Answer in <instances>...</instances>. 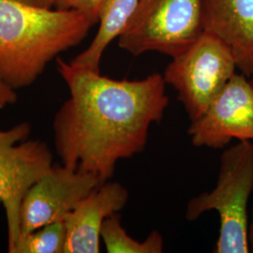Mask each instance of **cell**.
Returning <instances> with one entry per match:
<instances>
[{
	"label": "cell",
	"mask_w": 253,
	"mask_h": 253,
	"mask_svg": "<svg viewBox=\"0 0 253 253\" xmlns=\"http://www.w3.org/2000/svg\"><path fill=\"white\" fill-rule=\"evenodd\" d=\"M203 24L231 49L237 69L253 76V0H203Z\"/></svg>",
	"instance_id": "cell-10"
},
{
	"label": "cell",
	"mask_w": 253,
	"mask_h": 253,
	"mask_svg": "<svg viewBox=\"0 0 253 253\" xmlns=\"http://www.w3.org/2000/svg\"><path fill=\"white\" fill-rule=\"evenodd\" d=\"M100 237L109 253H162L163 235L152 231L144 241H137L126 234L117 214L107 217L101 227Z\"/></svg>",
	"instance_id": "cell-12"
},
{
	"label": "cell",
	"mask_w": 253,
	"mask_h": 253,
	"mask_svg": "<svg viewBox=\"0 0 253 253\" xmlns=\"http://www.w3.org/2000/svg\"><path fill=\"white\" fill-rule=\"evenodd\" d=\"M249 242H250V249L251 252L253 253V219L252 222L249 226Z\"/></svg>",
	"instance_id": "cell-17"
},
{
	"label": "cell",
	"mask_w": 253,
	"mask_h": 253,
	"mask_svg": "<svg viewBox=\"0 0 253 253\" xmlns=\"http://www.w3.org/2000/svg\"></svg>",
	"instance_id": "cell-19"
},
{
	"label": "cell",
	"mask_w": 253,
	"mask_h": 253,
	"mask_svg": "<svg viewBox=\"0 0 253 253\" xmlns=\"http://www.w3.org/2000/svg\"><path fill=\"white\" fill-rule=\"evenodd\" d=\"M100 184L89 172L63 164L53 165L30 187L23 200L20 240L41 227L64 221L77 204Z\"/></svg>",
	"instance_id": "cell-8"
},
{
	"label": "cell",
	"mask_w": 253,
	"mask_h": 253,
	"mask_svg": "<svg viewBox=\"0 0 253 253\" xmlns=\"http://www.w3.org/2000/svg\"><path fill=\"white\" fill-rule=\"evenodd\" d=\"M30 132L27 123L0 130V203L8 225V251L16 253L21 237V208L27 190L53 166L48 146L24 141Z\"/></svg>",
	"instance_id": "cell-6"
},
{
	"label": "cell",
	"mask_w": 253,
	"mask_h": 253,
	"mask_svg": "<svg viewBox=\"0 0 253 253\" xmlns=\"http://www.w3.org/2000/svg\"><path fill=\"white\" fill-rule=\"evenodd\" d=\"M128 191L118 182L106 181L90 191L65 217V253H100V232L107 217L120 212Z\"/></svg>",
	"instance_id": "cell-9"
},
{
	"label": "cell",
	"mask_w": 253,
	"mask_h": 253,
	"mask_svg": "<svg viewBox=\"0 0 253 253\" xmlns=\"http://www.w3.org/2000/svg\"><path fill=\"white\" fill-rule=\"evenodd\" d=\"M140 0H101L99 30L90 45L78 54L71 63L100 72L102 54L109 44L118 39L131 17Z\"/></svg>",
	"instance_id": "cell-11"
},
{
	"label": "cell",
	"mask_w": 253,
	"mask_h": 253,
	"mask_svg": "<svg viewBox=\"0 0 253 253\" xmlns=\"http://www.w3.org/2000/svg\"><path fill=\"white\" fill-rule=\"evenodd\" d=\"M251 82H252V84H253V78H252V81H251Z\"/></svg>",
	"instance_id": "cell-18"
},
{
	"label": "cell",
	"mask_w": 253,
	"mask_h": 253,
	"mask_svg": "<svg viewBox=\"0 0 253 253\" xmlns=\"http://www.w3.org/2000/svg\"><path fill=\"white\" fill-rule=\"evenodd\" d=\"M101 0H56L54 7L60 9H77L85 13L95 25L99 22Z\"/></svg>",
	"instance_id": "cell-14"
},
{
	"label": "cell",
	"mask_w": 253,
	"mask_h": 253,
	"mask_svg": "<svg viewBox=\"0 0 253 253\" xmlns=\"http://www.w3.org/2000/svg\"><path fill=\"white\" fill-rule=\"evenodd\" d=\"M92 26L77 9L0 0V80L12 89L30 85L57 54L79 44Z\"/></svg>",
	"instance_id": "cell-2"
},
{
	"label": "cell",
	"mask_w": 253,
	"mask_h": 253,
	"mask_svg": "<svg viewBox=\"0 0 253 253\" xmlns=\"http://www.w3.org/2000/svg\"><path fill=\"white\" fill-rule=\"evenodd\" d=\"M21 2L27 3L32 6H36L40 8H45V9H51L54 7L56 0H19Z\"/></svg>",
	"instance_id": "cell-16"
},
{
	"label": "cell",
	"mask_w": 253,
	"mask_h": 253,
	"mask_svg": "<svg viewBox=\"0 0 253 253\" xmlns=\"http://www.w3.org/2000/svg\"><path fill=\"white\" fill-rule=\"evenodd\" d=\"M236 69L231 49L204 31L189 49L172 58L163 76L165 84L177 92V99L191 121L206 111Z\"/></svg>",
	"instance_id": "cell-5"
},
{
	"label": "cell",
	"mask_w": 253,
	"mask_h": 253,
	"mask_svg": "<svg viewBox=\"0 0 253 253\" xmlns=\"http://www.w3.org/2000/svg\"><path fill=\"white\" fill-rule=\"evenodd\" d=\"M253 191V143L239 141L220 157L216 187L189 201L186 218L198 219L215 210L219 216V232L215 253H248V203Z\"/></svg>",
	"instance_id": "cell-3"
},
{
	"label": "cell",
	"mask_w": 253,
	"mask_h": 253,
	"mask_svg": "<svg viewBox=\"0 0 253 253\" xmlns=\"http://www.w3.org/2000/svg\"><path fill=\"white\" fill-rule=\"evenodd\" d=\"M67 239L63 220L41 227L23 237L16 253H65Z\"/></svg>",
	"instance_id": "cell-13"
},
{
	"label": "cell",
	"mask_w": 253,
	"mask_h": 253,
	"mask_svg": "<svg viewBox=\"0 0 253 253\" xmlns=\"http://www.w3.org/2000/svg\"><path fill=\"white\" fill-rule=\"evenodd\" d=\"M15 100L16 95L14 93V89L0 80V109L13 103Z\"/></svg>",
	"instance_id": "cell-15"
},
{
	"label": "cell",
	"mask_w": 253,
	"mask_h": 253,
	"mask_svg": "<svg viewBox=\"0 0 253 253\" xmlns=\"http://www.w3.org/2000/svg\"><path fill=\"white\" fill-rule=\"evenodd\" d=\"M203 33V0H140L118 46L133 56L157 52L173 58Z\"/></svg>",
	"instance_id": "cell-4"
},
{
	"label": "cell",
	"mask_w": 253,
	"mask_h": 253,
	"mask_svg": "<svg viewBox=\"0 0 253 253\" xmlns=\"http://www.w3.org/2000/svg\"><path fill=\"white\" fill-rule=\"evenodd\" d=\"M57 69L70 90L54 119L57 154L104 183L119 161L145 150L150 126L162 121L169 105L163 76L115 80L60 58Z\"/></svg>",
	"instance_id": "cell-1"
},
{
	"label": "cell",
	"mask_w": 253,
	"mask_h": 253,
	"mask_svg": "<svg viewBox=\"0 0 253 253\" xmlns=\"http://www.w3.org/2000/svg\"><path fill=\"white\" fill-rule=\"evenodd\" d=\"M188 133L197 147L223 148L233 139L253 140V84L237 74L211 101L199 118L190 121Z\"/></svg>",
	"instance_id": "cell-7"
}]
</instances>
